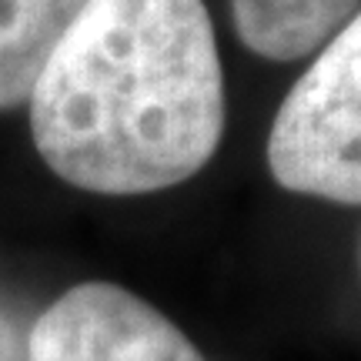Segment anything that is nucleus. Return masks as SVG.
Listing matches in <instances>:
<instances>
[{
  "mask_svg": "<svg viewBox=\"0 0 361 361\" xmlns=\"http://www.w3.org/2000/svg\"><path fill=\"white\" fill-rule=\"evenodd\" d=\"M0 361H30V331L0 301Z\"/></svg>",
  "mask_w": 361,
  "mask_h": 361,
  "instance_id": "423d86ee",
  "label": "nucleus"
},
{
  "mask_svg": "<svg viewBox=\"0 0 361 361\" xmlns=\"http://www.w3.org/2000/svg\"><path fill=\"white\" fill-rule=\"evenodd\" d=\"M30 361H204L191 338L134 291L84 281L30 324Z\"/></svg>",
  "mask_w": 361,
  "mask_h": 361,
  "instance_id": "7ed1b4c3",
  "label": "nucleus"
},
{
  "mask_svg": "<svg viewBox=\"0 0 361 361\" xmlns=\"http://www.w3.org/2000/svg\"><path fill=\"white\" fill-rule=\"evenodd\" d=\"M361 0H231L234 30L264 61H298L318 51Z\"/></svg>",
  "mask_w": 361,
  "mask_h": 361,
  "instance_id": "39448f33",
  "label": "nucleus"
},
{
  "mask_svg": "<svg viewBox=\"0 0 361 361\" xmlns=\"http://www.w3.org/2000/svg\"><path fill=\"white\" fill-rule=\"evenodd\" d=\"M90 0H0V111L30 101L44 67Z\"/></svg>",
  "mask_w": 361,
  "mask_h": 361,
  "instance_id": "20e7f679",
  "label": "nucleus"
},
{
  "mask_svg": "<svg viewBox=\"0 0 361 361\" xmlns=\"http://www.w3.org/2000/svg\"><path fill=\"white\" fill-rule=\"evenodd\" d=\"M268 168L291 194L361 204V7L284 94L268 134Z\"/></svg>",
  "mask_w": 361,
  "mask_h": 361,
  "instance_id": "f03ea898",
  "label": "nucleus"
},
{
  "mask_svg": "<svg viewBox=\"0 0 361 361\" xmlns=\"http://www.w3.org/2000/svg\"><path fill=\"white\" fill-rule=\"evenodd\" d=\"M40 161L90 194H154L194 178L228 101L201 0H90L30 94Z\"/></svg>",
  "mask_w": 361,
  "mask_h": 361,
  "instance_id": "f257e3e1",
  "label": "nucleus"
}]
</instances>
